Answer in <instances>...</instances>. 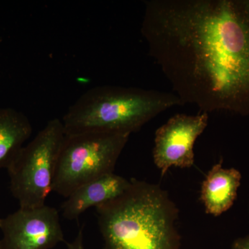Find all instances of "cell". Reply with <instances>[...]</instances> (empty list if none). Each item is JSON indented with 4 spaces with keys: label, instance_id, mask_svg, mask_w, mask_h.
Returning <instances> with one entry per match:
<instances>
[{
    "label": "cell",
    "instance_id": "cell-1",
    "mask_svg": "<svg viewBox=\"0 0 249 249\" xmlns=\"http://www.w3.org/2000/svg\"><path fill=\"white\" fill-rule=\"evenodd\" d=\"M141 33L183 104L249 116V0H147Z\"/></svg>",
    "mask_w": 249,
    "mask_h": 249
},
{
    "label": "cell",
    "instance_id": "cell-2",
    "mask_svg": "<svg viewBox=\"0 0 249 249\" xmlns=\"http://www.w3.org/2000/svg\"><path fill=\"white\" fill-rule=\"evenodd\" d=\"M104 249H179L178 210L158 185L137 179L96 208Z\"/></svg>",
    "mask_w": 249,
    "mask_h": 249
},
{
    "label": "cell",
    "instance_id": "cell-3",
    "mask_svg": "<svg viewBox=\"0 0 249 249\" xmlns=\"http://www.w3.org/2000/svg\"><path fill=\"white\" fill-rule=\"evenodd\" d=\"M175 93L134 87L103 85L83 93L62 118L65 135L138 132L157 115L183 106Z\"/></svg>",
    "mask_w": 249,
    "mask_h": 249
},
{
    "label": "cell",
    "instance_id": "cell-4",
    "mask_svg": "<svg viewBox=\"0 0 249 249\" xmlns=\"http://www.w3.org/2000/svg\"><path fill=\"white\" fill-rule=\"evenodd\" d=\"M129 134L95 132L65 135L53 191L68 197L85 183L114 173Z\"/></svg>",
    "mask_w": 249,
    "mask_h": 249
},
{
    "label": "cell",
    "instance_id": "cell-5",
    "mask_svg": "<svg viewBox=\"0 0 249 249\" xmlns=\"http://www.w3.org/2000/svg\"><path fill=\"white\" fill-rule=\"evenodd\" d=\"M65 133L62 121L53 119L22 147L8 168L10 189L19 207L45 206L53 191L54 177Z\"/></svg>",
    "mask_w": 249,
    "mask_h": 249
},
{
    "label": "cell",
    "instance_id": "cell-6",
    "mask_svg": "<svg viewBox=\"0 0 249 249\" xmlns=\"http://www.w3.org/2000/svg\"><path fill=\"white\" fill-rule=\"evenodd\" d=\"M1 249H52L65 242L58 210L20 208L0 220Z\"/></svg>",
    "mask_w": 249,
    "mask_h": 249
},
{
    "label": "cell",
    "instance_id": "cell-7",
    "mask_svg": "<svg viewBox=\"0 0 249 249\" xmlns=\"http://www.w3.org/2000/svg\"><path fill=\"white\" fill-rule=\"evenodd\" d=\"M208 123V113L178 114L156 130L153 160L162 177L171 167L189 168L194 165L195 143Z\"/></svg>",
    "mask_w": 249,
    "mask_h": 249
},
{
    "label": "cell",
    "instance_id": "cell-8",
    "mask_svg": "<svg viewBox=\"0 0 249 249\" xmlns=\"http://www.w3.org/2000/svg\"><path fill=\"white\" fill-rule=\"evenodd\" d=\"M130 183L131 180L114 173L85 183L62 204V215L68 220L78 219L90 208H96L122 196Z\"/></svg>",
    "mask_w": 249,
    "mask_h": 249
},
{
    "label": "cell",
    "instance_id": "cell-9",
    "mask_svg": "<svg viewBox=\"0 0 249 249\" xmlns=\"http://www.w3.org/2000/svg\"><path fill=\"white\" fill-rule=\"evenodd\" d=\"M241 181L238 170L224 168L222 160L214 164L201 184L200 200L206 213L218 217L229 211L237 199Z\"/></svg>",
    "mask_w": 249,
    "mask_h": 249
},
{
    "label": "cell",
    "instance_id": "cell-10",
    "mask_svg": "<svg viewBox=\"0 0 249 249\" xmlns=\"http://www.w3.org/2000/svg\"><path fill=\"white\" fill-rule=\"evenodd\" d=\"M29 119L13 108H0V169H8L32 133Z\"/></svg>",
    "mask_w": 249,
    "mask_h": 249
},
{
    "label": "cell",
    "instance_id": "cell-11",
    "mask_svg": "<svg viewBox=\"0 0 249 249\" xmlns=\"http://www.w3.org/2000/svg\"><path fill=\"white\" fill-rule=\"evenodd\" d=\"M67 249H85L83 244V229H80L74 240L71 242H67Z\"/></svg>",
    "mask_w": 249,
    "mask_h": 249
},
{
    "label": "cell",
    "instance_id": "cell-12",
    "mask_svg": "<svg viewBox=\"0 0 249 249\" xmlns=\"http://www.w3.org/2000/svg\"><path fill=\"white\" fill-rule=\"evenodd\" d=\"M231 249H249V234L235 239Z\"/></svg>",
    "mask_w": 249,
    "mask_h": 249
},
{
    "label": "cell",
    "instance_id": "cell-13",
    "mask_svg": "<svg viewBox=\"0 0 249 249\" xmlns=\"http://www.w3.org/2000/svg\"></svg>",
    "mask_w": 249,
    "mask_h": 249
},
{
    "label": "cell",
    "instance_id": "cell-14",
    "mask_svg": "<svg viewBox=\"0 0 249 249\" xmlns=\"http://www.w3.org/2000/svg\"><path fill=\"white\" fill-rule=\"evenodd\" d=\"M0 249H1V247H0Z\"/></svg>",
    "mask_w": 249,
    "mask_h": 249
},
{
    "label": "cell",
    "instance_id": "cell-15",
    "mask_svg": "<svg viewBox=\"0 0 249 249\" xmlns=\"http://www.w3.org/2000/svg\"><path fill=\"white\" fill-rule=\"evenodd\" d=\"M0 220H1V219H0Z\"/></svg>",
    "mask_w": 249,
    "mask_h": 249
}]
</instances>
